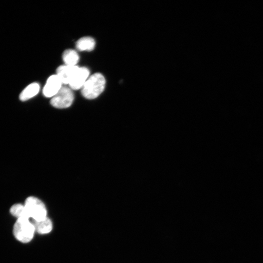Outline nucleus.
<instances>
[{"label":"nucleus","instance_id":"nucleus-1","mask_svg":"<svg viewBox=\"0 0 263 263\" xmlns=\"http://www.w3.org/2000/svg\"><path fill=\"white\" fill-rule=\"evenodd\" d=\"M105 79L100 73H95L90 76L81 88V93L86 98H96L104 91Z\"/></svg>","mask_w":263,"mask_h":263},{"label":"nucleus","instance_id":"nucleus-2","mask_svg":"<svg viewBox=\"0 0 263 263\" xmlns=\"http://www.w3.org/2000/svg\"><path fill=\"white\" fill-rule=\"evenodd\" d=\"M35 231L34 225L28 218L17 219L14 224V235L15 238L21 243L30 242L34 237Z\"/></svg>","mask_w":263,"mask_h":263},{"label":"nucleus","instance_id":"nucleus-3","mask_svg":"<svg viewBox=\"0 0 263 263\" xmlns=\"http://www.w3.org/2000/svg\"><path fill=\"white\" fill-rule=\"evenodd\" d=\"M24 206L30 218L33 221H41L47 217V210L43 203L39 199L34 197H28Z\"/></svg>","mask_w":263,"mask_h":263},{"label":"nucleus","instance_id":"nucleus-4","mask_svg":"<svg viewBox=\"0 0 263 263\" xmlns=\"http://www.w3.org/2000/svg\"><path fill=\"white\" fill-rule=\"evenodd\" d=\"M74 98L71 88L62 87L50 100L51 104L57 108H66L72 104Z\"/></svg>","mask_w":263,"mask_h":263},{"label":"nucleus","instance_id":"nucleus-5","mask_svg":"<svg viewBox=\"0 0 263 263\" xmlns=\"http://www.w3.org/2000/svg\"><path fill=\"white\" fill-rule=\"evenodd\" d=\"M79 68L77 66H60L56 69V75L62 83L69 84Z\"/></svg>","mask_w":263,"mask_h":263},{"label":"nucleus","instance_id":"nucleus-6","mask_svg":"<svg viewBox=\"0 0 263 263\" xmlns=\"http://www.w3.org/2000/svg\"><path fill=\"white\" fill-rule=\"evenodd\" d=\"M62 82L56 75L50 76L43 89V94L47 97H53L62 87Z\"/></svg>","mask_w":263,"mask_h":263},{"label":"nucleus","instance_id":"nucleus-7","mask_svg":"<svg viewBox=\"0 0 263 263\" xmlns=\"http://www.w3.org/2000/svg\"><path fill=\"white\" fill-rule=\"evenodd\" d=\"M89 74V71L87 68H79L69 84L70 87L73 90L81 89L87 80Z\"/></svg>","mask_w":263,"mask_h":263},{"label":"nucleus","instance_id":"nucleus-8","mask_svg":"<svg viewBox=\"0 0 263 263\" xmlns=\"http://www.w3.org/2000/svg\"><path fill=\"white\" fill-rule=\"evenodd\" d=\"M32 223L34 225L35 231L39 234H44L49 233L52 230L53 225L52 221L48 217L39 221H33Z\"/></svg>","mask_w":263,"mask_h":263},{"label":"nucleus","instance_id":"nucleus-9","mask_svg":"<svg viewBox=\"0 0 263 263\" xmlns=\"http://www.w3.org/2000/svg\"><path fill=\"white\" fill-rule=\"evenodd\" d=\"M39 90V84L37 83H32L22 91L19 96V99L22 101L27 100L37 94Z\"/></svg>","mask_w":263,"mask_h":263},{"label":"nucleus","instance_id":"nucleus-10","mask_svg":"<svg viewBox=\"0 0 263 263\" xmlns=\"http://www.w3.org/2000/svg\"><path fill=\"white\" fill-rule=\"evenodd\" d=\"M94 39L90 37H84L79 38L76 43V47L79 51H92L95 46Z\"/></svg>","mask_w":263,"mask_h":263},{"label":"nucleus","instance_id":"nucleus-11","mask_svg":"<svg viewBox=\"0 0 263 263\" xmlns=\"http://www.w3.org/2000/svg\"><path fill=\"white\" fill-rule=\"evenodd\" d=\"M62 58L65 65L76 66L79 60V56L77 52L72 49H67L64 51Z\"/></svg>","mask_w":263,"mask_h":263},{"label":"nucleus","instance_id":"nucleus-12","mask_svg":"<svg viewBox=\"0 0 263 263\" xmlns=\"http://www.w3.org/2000/svg\"><path fill=\"white\" fill-rule=\"evenodd\" d=\"M10 212L12 215L18 219L30 218L24 205L20 204L13 205L10 208Z\"/></svg>","mask_w":263,"mask_h":263}]
</instances>
